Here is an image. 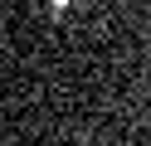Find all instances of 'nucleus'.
Segmentation results:
<instances>
[{
	"instance_id": "f257e3e1",
	"label": "nucleus",
	"mask_w": 151,
	"mask_h": 146,
	"mask_svg": "<svg viewBox=\"0 0 151 146\" xmlns=\"http://www.w3.org/2000/svg\"><path fill=\"white\" fill-rule=\"evenodd\" d=\"M49 5H68V0H49Z\"/></svg>"
}]
</instances>
